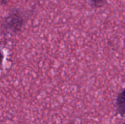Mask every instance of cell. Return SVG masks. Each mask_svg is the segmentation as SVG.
<instances>
[{
    "label": "cell",
    "mask_w": 125,
    "mask_h": 124,
    "mask_svg": "<svg viewBox=\"0 0 125 124\" xmlns=\"http://www.w3.org/2000/svg\"><path fill=\"white\" fill-rule=\"evenodd\" d=\"M5 27L10 32L18 31L23 24V18L17 11L11 12L5 19Z\"/></svg>",
    "instance_id": "cell-1"
},
{
    "label": "cell",
    "mask_w": 125,
    "mask_h": 124,
    "mask_svg": "<svg viewBox=\"0 0 125 124\" xmlns=\"http://www.w3.org/2000/svg\"><path fill=\"white\" fill-rule=\"evenodd\" d=\"M117 110L121 115L125 114V89L122 90L118 94L116 99Z\"/></svg>",
    "instance_id": "cell-2"
},
{
    "label": "cell",
    "mask_w": 125,
    "mask_h": 124,
    "mask_svg": "<svg viewBox=\"0 0 125 124\" xmlns=\"http://www.w3.org/2000/svg\"><path fill=\"white\" fill-rule=\"evenodd\" d=\"M89 1L95 6H99L102 4L106 0H89Z\"/></svg>",
    "instance_id": "cell-3"
},
{
    "label": "cell",
    "mask_w": 125,
    "mask_h": 124,
    "mask_svg": "<svg viewBox=\"0 0 125 124\" xmlns=\"http://www.w3.org/2000/svg\"><path fill=\"white\" fill-rule=\"evenodd\" d=\"M7 2V0H1V4H4L6 2Z\"/></svg>",
    "instance_id": "cell-4"
},
{
    "label": "cell",
    "mask_w": 125,
    "mask_h": 124,
    "mask_svg": "<svg viewBox=\"0 0 125 124\" xmlns=\"http://www.w3.org/2000/svg\"><path fill=\"white\" fill-rule=\"evenodd\" d=\"M125 124V123H124V124Z\"/></svg>",
    "instance_id": "cell-5"
}]
</instances>
